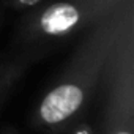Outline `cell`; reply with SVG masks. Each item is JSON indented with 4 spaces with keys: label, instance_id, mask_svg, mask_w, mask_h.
<instances>
[{
    "label": "cell",
    "instance_id": "6da1fadb",
    "mask_svg": "<svg viewBox=\"0 0 134 134\" xmlns=\"http://www.w3.org/2000/svg\"><path fill=\"white\" fill-rule=\"evenodd\" d=\"M132 22L134 2L85 32L57 81L33 109L32 123L36 128L58 132L85 110L98 88L109 55Z\"/></svg>",
    "mask_w": 134,
    "mask_h": 134
},
{
    "label": "cell",
    "instance_id": "7a4b0ae2",
    "mask_svg": "<svg viewBox=\"0 0 134 134\" xmlns=\"http://www.w3.org/2000/svg\"><path fill=\"white\" fill-rule=\"evenodd\" d=\"M134 0H54L33 8L21 22L19 40L41 44L85 33Z\"/></svg>",
    "mask_w": 134,
    "mask_h": 134
},
{
    "label": "cell",
    "instance_id": "3957f363",
    "mask_svg": "<svg viewBox=\"0 0 134 134\" xmlns=\"http://www.w3.org/2000/svg\"><path fill=\"white\" fill-rule=\"evenodd\" d=\"M96 90L101 92L98 134H134V22L109 55Z\"/></svg>",
    "mask_w": 134,
    "mask_h": 134
},
{
    "label": "cell",
    "instance_id": "277c9868",
    "mask_svg": "<svg viewBox=\"0 0 134 134\" xmlns=\"http://www.w3.org/2000/svg\"><path fill=\"white\" fill-rule=\"evenodd\" d=\"M38 58H40V55H35L32 51V52L18 55L11 60L0 63V106L8 98V95L14 88V85L22 79V76L29 70V66L33 62H36Z\"/></svg>",
    "mask_w": 134,
    "mask_h": 134
},
{
    "label": "cell",
    "instance_id": "5b68a950",
    "mask_svg": "<svg viewBox=\"0 0 134 134\" xmlns=\"http://www.w3.org/2000/svg\"><path fill=\"white\" fill-rule=\"evenodd\" d=\"M3 2L18 11H25V10H33L43 5L44 0H3Z\"/></svg>",
    "mask_w": 134,
    "mask_h": 134
},
{
    "label": "cell",
    "instance_id": "8992f818",
    "mask_svg": "<svg viewBox=\"0 0 134 134\" xmlns=\"http://www.w3.org/2000/svg\"><path fill=\"white\" fill-rule=\"evenodd\" d=\"M70 134H98V129H95V126L90 125L88 121H79L70 131Z\"/></svg>",
    "mask_w": 134,
    "mask_h": 134
},
{
    "label": "cell",
    "instance_id": "52a82bcc",
    "mask_svg": "<svg viewBox=\"0 0 134 134\" xmlns=\"http://www.w3.org/2000/svg\"><path fill=\"white\" fill-rule=\"evenodd\" d=\"M5 134H14V132H5Z\"/></svg>",
    "mask_w": 134,
    "mask_h": 134
}]
</instances>
